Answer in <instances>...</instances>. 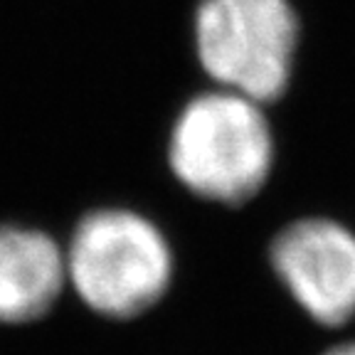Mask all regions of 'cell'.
Wrapping results in <instances>:
<instances>
[{
    "instance_id": "obj_3",
    "label": "cell",
    "mask_w": 355,
    "mask_h": 355,
    "mask_svg": "<svg viewBox=\"0 0 355 355\" xmlns=\"http://www.w3.org/2000/svg\"><path fill=\"white\" fill-rule=\"evenodd\" d=\"M193 55L207 87L274 106L299 64V15L288 0H202L193 20Z\"/></svg>"
},
{
    "instance_id": "obj_2",
    "label": "cell",
    "mask_w": 355,
    "mask_h": 355,
    "mask_svg": "<svg viewBox=\"0 0 355 355\" xmlns=\"http://www.w3.org/2000/svg\"><path fill=\"white\" fill-rule=\"evenodd\" d=\"M69 296L104 321H136L166 299L175 252L166 230L128 205L82 212L62 239Z\"/></svg>"
},
{
    "instance_id": "obj_4",
    "label": "cell",
    "mask_w": 355,
    "mask_h": 355,
    "mask_svg": "<svg viewBox=\"0 0 355 355\" xmlns=\"http://www.w3.org/2000/svg\"><path fill=\"white\" fill-rule=\"evenodd\" d=\"M269 266L296 309L331 336L355 323V230L331 215L288 220L269 242Z\"/></svg>"
},
{
    "instance_id": "obj_5",
    "label": "cell",
    "mask_w": 355,
    "mask_h": 355,
    "mask_svg": "<svg viewBox=\"0 0 355 355\" xmlns=\"http://www.w3.org/2000/svg\"><path fill=\"white\" fill-rule=\"evenodd\" d=\"M69 294L64 247L57 234L25 222L0 225V326L44 321Z\"/></svg>"
},
{
    "instance_id": "obj_1",
    "label": "cell",
    "mask_w": 355,
    "mask_h": 355,
    "mask_svg": "<svg viewBox=\"0 0 355 355\" xmlns=\"http://www.w3.org/2000/svg\"><path fill=\"white\" fill-rule=\"evenodd\" d=\"M166 166L175 183L202 202L232 210L250 205L277 166L272 111L230 89H198L168 128Z\"/></svg>"
},
{
    "instance_id": "obj_6",
    "label": "cell",
    "mask_w": 355,
    "mask_h": 355,
    "mask_svg": "<svg viewBox=\"0 0 355 355\" xmlns=\"http://www.w3.org/2000/svg\"><path fill=\"white\" fill-rule=\"evenodd\" d=\"M318 355H355V331L338 333Z\"/></svg>"
}]
</instances>
